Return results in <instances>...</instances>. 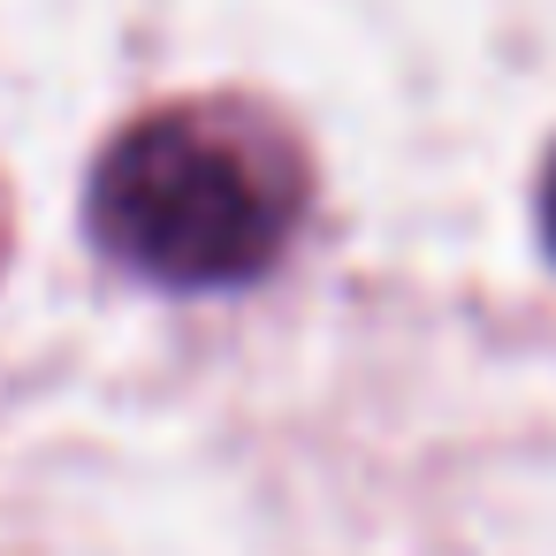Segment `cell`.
I'll return each mask as SVG.
<instances>
[{
	"instance_id": "7a4b0ae2",
	"label": "cell",
	"mask_w": 556,
	"mask_h": 556,
	"mask_svg": "<svg viewBox=\"0 0 556 556\" xmlns=\"http://www.w3.org/2000/svg\"><path fill=\"white\" fill-rule=\"evenodd\" d=\"M541 229H548V252H556V161H548V176H541Z\"/></svg>"
},
{
	"instance_id": "6da1fadb",
	"label": "cell",
	"mask_w": 556,
	"mask_h": 556,
	"mask_svg": "<svg viewBox=\"0 0 556 556\" xmlns=\"http://www.w3.org/2000/svg\"><path fill=\"white\" fill-rule=\"evenodd\" d=\"M92 237L161 290H237L305 222V153L244 100H184L130 123L92 168Z\"/></svg>"
}]
</instances>
